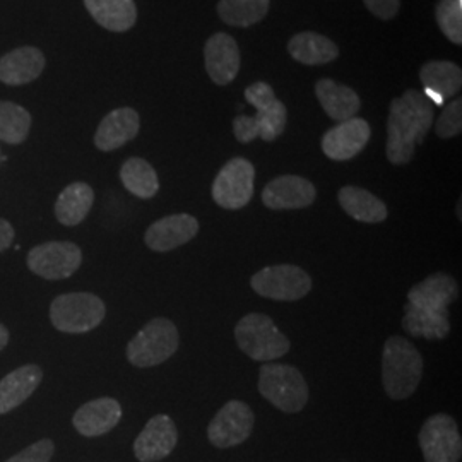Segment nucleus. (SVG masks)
Wrapping results in <instances>:
<instances>
[{
  "instance_id": "1",
  "label": "nucleus",
  "mask_w": 462,
  "mask_h": 462,
  "mask_svg": "<svg viewBox=\"0 0 462 462\" xmlns=\"http://www.w3.org/2000/svg\"><path fill=\"white\" fill-rule=\"evenodd\" d=\"M433 124V103L425 93L408 89L393 99L387 120V158L393 165H406L413 160L414 149L425 141Z\"/></svg>"
},
{
  "instance_id": "2",
  "label": "nucleus",
  "mask_w": 462,
  "mask_h": 462,
  "mask_svg": "<svg viewBox=\"0 0 462 462\" xmlns=\"http://www.w3.org/2000/svg\"><path fill=\"white\" fill-rule=\"evenodd\" d=\"M423 375V358L408 339L393 336L383 345L382 383L387 396L402 401L413 396Z\"/></svg>"
},
{
  "instance_id": "3",
  "label": "nucleus",
  "mask_w": 462,
  "mask_h": 462,
  "mask_svg": "<svg viewBox=\"0 0 462 462\" xmlns=\"http://www.w3.org/2000/svg\"><path fill=\"white\" fill-rule=\"evenodd\" d=\"M180 345L177 326L165 317H156L139 330L127 345V360L137 368L165 364Z\"/></svg>"
},
{
  "instance_id": "4",
  "label": "nucleus",
  "mask_w": 462,
  "mask_h": 462,
  "mask_svg": "<svg viewBox=\"0 0 462 462\" xmlns=\"http://www.w3.org/2000/svg\"><path fill=\"white\" fill-rule=\"evenodd\" d=\"M259 393L282 413H300L309 402V385L291 365L267 364L259 370Z\"/></svg>"
},
{
  "instance_id": "5",
  "label": "nucleus",
  "mask_w": 462,
  "mask_h": 462,
  "mask_svg": "<svg viewBox=\"0 0 462 462\" xmlns=\"http://www.w3.org/2000/svg\"><path fill=\"white\" fill-rule=\"evenodd\" d=\"M238 347L255 362H273L290 351V339L264 314H248L235 328Z\"/></svg>"
},
{
  "instance_id": "6",
  "label": "nucleus",
  "mask_w": 462,
  "mask_h": 462,
  "mask_svg": "<svg viewBox=\"0 0 462 462\" xmlns=\"http://www.w3.org/2000/svg\"><path fill=\"white\" fill-rule=\"evenodd\" d=\"M105 315L103 300L86 291L59 295L50 305L51 326L66 334H86L97 329Z\"/></svg>"
},
{
  "instance_id": "7",
  "label": "nucleus",
  "mask_w": 462,
  "mask_h": 462,
  "mask_svg": "<svg viewBox=\"0 0 462 462\" xmlns=\"http://www.w3.org/2000/svg\"><path fill=\"white\" fill-rule=\"evenodd\" d=\"M250 286L261 297L276 301H297L312 290L310 276L298 265H269L255 273Z\"/></svg>"
},
{
  "instance_id": "8",
  "label": "nucleus",
  "mask_w": 462,
  "mask_h": 462,
  "mask_svg": "<svg viewBox=\"0 0 462 462\" xmlns=\"http://www.w3.org/2000/svg\"><path fill=\"white\" fill-rule=\"evenodd\" d=\"M425 462H459L462 440L456 420L447 413L430 416L418 435Z\"/></svg>"
},
{
  "instance_id": "9",
  "label": "nucleus",
  "mask_w": 462,
  "mask_h": 462,
  "mask_svg": "<svg viewBox=\"0 0 462 462\" xmlns=\"http://www.w3.org/2000/svg\"><path fill=\"white\" fill-rule=\"evenodd\" d=\"M26 264L43 280H67L83 264V250L72 242H45L28 252Z\"/></svg>"
},
{
  "instance_id": "10",
  "label": "nucleus",
  "mask_w": 462,
  "mask_h": 462,
  "mask_svg": "<svg viewBox=\"0 0 462 462\" xmlns=\"http://www.w3.org/2000/svg\"><path fill=\"white\" fill-rule=\"evenodd\" d=\"M255 168L245 158H233L219 170L213 182V199L223 209L238 211L254 196Z\"/></svg>"
},
{
  "instance_id": "11",
  "label": "nucleus",
  "mask_w": 462,
  "mask_h": 462,
  "mask_svg": "<svg viewBox=\"0 0 462 462\" xmlns=\"http://www.w3.org/2000/svg\"><path fill=\"white\" fill-rule=\"evenodd\" d=\"M255 418L250 406L242 401H228L208 427V439L217 448L240 446L254 430Z\"/></svg>"
},
{
  "instance_id": "12",
  "label": "nucleus",
  "mask_w": 462,
  "mask_h": 462,
  "mask_svg": "<svg viewBox=\"0 0 462 462\" xmlns=\"http://www.w3.org/2000/svg\"><path fill=\"white\" fill-rule=\"evenodd\" d=\"M179 442V431L168 414H156L134 442L137 461L158 462L168 457Z\"/></svg>"
},
{
  "instance_id": "13",
  "label": "nucleus",
  "mask_w": 462,
  "mask_h": 462,
  "mask_svg": "<svg viewBox=\"0 0 462 462\" xmlns=\"http://www.w3.org/2000/svg\"><path fill=\"white\" fill-rule=\"evenodd\" d=\"M370 125L364 118H349L329 129L322 137V151L334 162H347L364 151L370 141Z\"/></svg>"
},
{
  "instance_id": "14",
  "label": "nucleus",
  "mask_w": 462,
  "mask_h": 462,
  "mask_svg": "<svg viewBox=\"0 0 462 462\" xmlns=\"http://www.w3.org/2000/svg\"><path fill=\"white\" fill-rule=\"evenodd\" d=\"M317 198L314 183L297 175H284L267 183L263 190V202L269 209H303L314 204Z\"/></svg>"
},
{
  "instance_id": "15",
  "label": "nucleus",
  "mask_w": 462,
  "mask_h": 462,
  "mask_svg": "<svg viewBox=\"0 0 462 462\" xmlns=\"http://www.w3.org/2000/svg\"><path fill=\"white\" fill-rule=\"evenodd\" d=\"M199 233V221L190 215H171L154 221L144 235L152 252H170L182 247Z\"/></svg>"
},
{
  "instance_id": "16",
  "label": "nucleus",
  "mask_w": 462,
  "mask_h": 462,
  "mask_svg": "<svg viewBox=\"0 0 462 462\" xmlns=\"http://www.w3.org/2000/svg\"><path fill=\"white\" fill-rule=\"evenodd\" d=\"M204 64L209 78L217 86L235 81L240 70V50L236 40L226 33H216L206 42Z\"/></svg>"
},
{
  "instance_id": "17",
  "label": "nucleus",
  "mask_w": 462,
  "mask_h": 462,
  "mask_svg": "<svg viewBox=\"0 0 462 462\" xmlns=\"http://www.w3.org/2000/svg\"><path fill=\"white\" fill-rule=\"evenodd\" d=\"M122 420V406L114 397H98L83 404L74 416L72 425L83 437H99L116 429Z\"/></svg>"
},
{
  "instance_id": "18",
  "label": "nucleus",
  "mask_w": 462,
  "mask_h": 462,
  "mask_svg": "<svg viewBox=\"0 0 462 462\" xmlns=\"http://www.w3.org/2000/svg\"><path fill=\"white\" fill-rule=\"evenodd\" d=\"M141 129V118L134 108H116L105 116L95 134V146L110 152L135 139Z\"/></svg>"
},
{
  "instance_id": "19",
  "label": "nucleus",
  "mask_w": 462,
  "mask_h": 462,
  "mask_svg": "<svg viewBox=\"0 0 462 462\" xmlns=\"http://www.w3.org/2000/svg\"><path fill=\"white\" fill-rule=\"evenodd\" d=\"M45 55L34 47H21L0 59V81L7 86H23L42 76Z\"/></svg>"
},
{
  "instance_id": "20",
  "label": "nucleus",
  "mask_w": 462,
  "mask_h": 462,
  "mask_svg": "<svg viewBox=\"0 0 462 462\" xmlns=\"http://www.w3.org/2000/svg\"><path fill=\"white\" fill-rule=\"evenodd\" d=\"M43 380L38 365H23L0 380V414L11 413L33 394Z\"/></svg>"
},
{
  "instance_id": "21",
  "label": "nucleus",
  "mask_w": 462,
  "mask_h": 462,
  "mask_svg": "<svg viewBox=\"0 0 462 462\" xmlns=\"http://www.w3.org/2000/svg\"><path fill=\"white\" fill-rule=\"evenodd\" d=\"M459 295L457 281L446 273L431 274L427 280L414 284L408 293V301L429 310H447L450 303L456 301Z\"/></svg>"
},
{
  "instance_id": "22",
  "label": "nucleus",
  "mask_w": 462,
  "mask_h": 462,
  "mask_svg": "<svg viewBox=\"0 0 462 462\" xmlns=\"http://www.w3.org/2000/svg\"><path fill=\"white\" fill-rule=\"evenodd\" d=\"M420 79L425 86L431 103L442 105L447 98L456 97L461 91V67L447 60H431L421 67Z\"/></svg>"
},
{
  "instance_id": "23",
  "label": "nucleus",
  "mask_w": 462,
  "mask_h": 462,
  "mask_svg": "<svg viewBox=\"0 0 462 462\" xmlns=\"http://www.w3.org/2000/svg\"><path fill=\"white\" fill-rule=\"evenodd\" d=\"M315 95L324 112L336 122L353 118L362 108V99L349 86L334 83L332 79H320L315 84Z\"/></svg>"
},
{
  "instance_id": "24",
  "label": "nucleus",
  "mask_w": 462,
  "mask_h": 462,
  "mask_svg": "<svg viewBox=\"0 0 462 462\" xmlns=\"http://www.w3.org/2000/svg\"><path fill=\"white\" fill-rule=\"evenodd\" d=\"M91 17L108 32H129L137 21V7L134 0H84Z\"/></svg>"
},
{
  "instance_id": "25",
  "label": "nucleus",
  "mask_w": 462,
  "mask_h": 462,
  "mask_svg": "<svg viewBox=\"0 0 462 462\" xmlns=\"http://www.w3.org/2000/svg\"><path fill=\"white\" fill-rule=\"evenodd\" d=\"M95 204L93 189L84 182H74L67 185L59 194L55 202V217L64 226H78L89 215Z\"/></svg>"
},
{
  "instance_id": "26",
  "label": "nucleus",
  "mask_w": 462,
  "mask_h": 462,
  "mask_svg": "<svg viewBox=\"0 0 462 462\" xmlns=\"http://www.w3.org/2000/svg\"><path fill=\"white\" fill-rule=\"evenodd\" d=\"M288 51L303 66H324L339 55V49L332 40L314 32L295 34L288 43Z\"/></svg>"
},
{
  "instance_id": "27",
  "label": "nucleus",
  "mask_w": 462,
  "mask_h": 462,
  "mask_svg": "<svg viewBox=\"0 0 462 462\" xmlns=\"http://www.w3.org/2000/svg\"><path fill=\"white\" fill-rule=\"evenodd\" d=\"M337 200L347 216L362 223L375 225L385 221L389 216L387 206L377 196L355 185L343 187L337 194Z\"/></svg>"
},
{
  "instance_id": "28",
  "label": "nucleus",
  "mask_w": 462,
  "mask_h": 462,
  "mask_svg": "<svg viewBox=\"0 0 462 462\" xmlns=\"http://www.w3.org/2000/svg\"><path fill=\"white\" fill-rule=\"evenodd\" d=\"M402 328L414 337L444 339L450 332V319L447 310H429L408 303L404 307Z\"/></svg>"
},
{
  "instance_id": "29",
  "label": "nucleus",
  "mask_w": 462,
  "mask_h": 462,
  "mask_svg": "<svg viewBox=\"0 0 462 462\" xmlns=\"http://www.w3.org/2000/svg\"><path fill=\"white\" fill-rule=\"evenodd\" d=\"M124 187L139 199H152L160 190L156 170L143 158H129L120 168Z\"/></svg>"
},
{
  "instance_id": "30",
  "label": "nucleus",
  "mask_w": 462,
  "mask_h": 462,
  "mask_svg": "<svg viewBox=\"0 0 462 462\" xmlns=\"http://www.w3.org/2000/svg\"><path fill=\"white\" fill-rule=\"evenodd\" d=\"M269 0H219L217 16L233 28H248L264 19Z\"/></svg>"
},
{
  "instance_id": "31",
  "label": "nucleus",
  "mask_w": 462,
  "mask_h": 462,
  "mask_svg": "<svg viewBox=\"0 0 462 462\" xmlns=\"http://www.w3.org/2000/svg\"><path fill=\"white\" fill-rule=\"evenodd\" d=\"M32 116L13 101H0V141L17 146L28 139Z\"/></svg>"
},
{
  "instance_id": "32",
  "label": "nucleus",
  "mask_w": 462,
  "mask_h": 462,
  "mask_svg": "<svg viewBox=\"0 0 462 462\" xmlns=\"http://www.w3.org/2000/svg\"><path fill=\"white\" fill-rule=\"evenodd\" d=\"M254 120L257 125L259 137L271 143L284 133L286 122H288V112H286V106L282 105V101L276 98L269 106H265L264 110H259L254 116Z\"/></svg>"
},
{
  "instance_id": "33",
  "label": "nucleus",
  "mask_w": 462,
  "mask_h": 462,
  "mask_svg": "<svg viewBox=\"0 0 462 462\" xmlns=\"http://www.w3.org/2000/svg\"><path fill=\"white\" fill-rule=\"evenodd\" d=\"M435 16L442 33L452 43L462 45V0H440Z\"/></svg>"
},
{
  "instance_id": "34",
  "label": "nucleus",
  "mask_w": 462,
  "mask_h": 462,
  "mask_svg": "<svg viewBox=\"0 0 462 462\" xmlns=\"http://www.w3.org/2000/svg\"><path fill=\"white\" fill-rule=\"evenodd\" d=\"M462 131V99L456 98L450 105H447L440 118L437 120L435 133L440 139H450L459 135Z\"/></svg>"
},
{
  "instance_id": "35",
  "label": "nucleus",
  "mask_w": 462,
  "mask_h": 462,
  "mask_svg": "<svg viewBox=\"0 0 462 462\" xmlns=\"http://www.w3.org/2000/svg\"><path fill=\"white\" fill-rule=\"evenodd\" d=\"M55 454V444L50 439H42L5 462H50Z\"/></svg>"
},
{
  "instance_id": "36",
  "label": "nucleus",
  "mask_w": 462,
  "mask_h": 462,
  "mask_svg": "<svg viewBox=\"0 0 462 462\" xmlns=\"http://www.w3.org/2000/svg\"><path fill=\"white\" fill-rule=\"evenodd\" d=\"M245 99L259 112V110H264L265 106H269L276 99V95L269 84L254 83L245 89Z\"/></svg>"
},
{
  "instance_id": "37",
  "label": "nucleus",
  "mask_w": 462,
  "mask_h": 462,
  "mask_svg": "<svg viewBox=\"0 0 462 462\" xmlns=\"http://www.w3.org/2000/svg\"><path fill=\"white\" fill-rule=\"evenodd\" d=\"M233 133H235L236 141H240V143H244V144H248V143H252V141H255V139L259 137L254 116H236V118L233 120Z\"/></svg>"
},
{
  "instance_id": "38",
  "label": "nucleus",
  "mask_w": 462,
  "mask_h": 462,
  "mask_svg": "<svg viewBox=\"0 0 462 462\" xmlns=\"http://www.w3.org/2000/svg\"><path fill=\"white\" fill-rule=\"evenodd\" d=\"M366 9L379 19L389 21L399 13L401 0H364Z\"/></svg>"
},
{
  "instance_id": "39",
  "label": "nucleus",
  "mask_w": 462,
  "mask_h": 462,
  "mask_svg": "<svg viewBox=\"0 0 462 462\" xmlns=\"http://www.w3.org/2000/svg\"><path fill=\"white\" fill-rule=\"evenodd\" d=\"M14 236H16L14 226H13L7 219L0 217V254H2V252H5L7 248L13 245Z\"/></svg>"
},
{
  "instance_id": "40",
  "label": "nucleus",
  "mask_w": 462,
  "mask_h": 462,
  "mask_svg": "<svg viewBox=\"0 0 462 462\" xmlns=\"http://www.w3.org/2000/svg\"><path fill=\"white\" fill-rule=\"evenodd\" d=\"M7 343H9V330L4 324H0V351L7 346Z\"/></svg>"
},
{
  "instance_id": "41",
  "label": "nucleus",
  "mask_w": 462,
  "mask_h": 462,
  "mask_svg": "<svg viewBox=\"0 0 462 462\" xmlns=\"http://www.w3.org/2000/svg\"><path fill=\"white\" fill-rule=\"evenodd\" d=\"M0 160H2V156H0Z\"/></svg>"
}]
</instances>
